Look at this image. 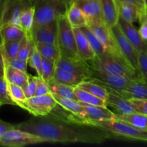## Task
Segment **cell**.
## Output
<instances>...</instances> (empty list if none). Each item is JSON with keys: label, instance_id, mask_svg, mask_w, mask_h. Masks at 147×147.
<instances>
[{"label": "cell", "instance_id": "6da1fadb", "mask_svg": "<svg viewBox=\"0 0 147 147\" xmlns=\"http://www.w3.org/2000/svg\"><path fill=\"white\" fill-rule=\"evenodd\" d=\"M16 126L17 129L43 138L47 142L92 143L103 140L102 136H100L101 135L81 131L53 121H31Z\"/></svg>", "mask_w": 147, "mask_h": 147}, {"label": "cell", "instance_id": "7a4b0ae2", "mask_svg": "<svg viewBox=\"0 0 147 147\" xmlns=\"http://www.w3.org/2000/svg\"><path fill=\"white\" fill-rule=\"evenodd\" d=\"M79 125L96 128L126 139L147 142V131L140 130L119 119L106 121H83Z\"/></svg>", "mask_w": 147, "mask_h": 147}, {"label": "cell", "instance_id": "3957f363", "mask_svg": "<svg viewBox=\"0 0 147 147\" xmlns=\"http://www.w3.org/2000/svg\"><path fill=\"white\" fill-rule=\"evenodd\" d=\"M88 62L92 68L103 73L130 78H140L125 59L117 57L108 51Z\"/></svg>", "mask_w": 147, "mask_h": 147}, {"label": "cell", "instance_id": "277c9868", "mask_svg": "<svg viewBox=\"0 0 147 147\" xmlns=\"http://www.w3.org/2000/svg\"><path fill=\"white\" fill-rule=\"evenodd\" d=\"M34 16L33 26H40L56 21L65 14L67 8L62 0H33Z\"/></svg>", "mask_w": 147, "mask_h": 147}, {"label": "cell", "instance_id": "5b68a950", "mask_svg": "<svg viewBox=\"0 0 147 147\" xmlns=\"http://www.w3.org/2000/svg\"><path fill=\"white\" fill-rule=\"evenodd\" d=\"M57 22V45L60 56L68 58H80L78 55L73 28L69 23L65 14L59 17Z\"/></svg>", "mask_w": 147, "mask_h": 147}, {"label": "cell", "instance_id": "8992f818", "mask_svg": "<svg viewBox=\"0 0 147 147\" xmlns=\"http://www.w3.org/2000/svg\"><path fill=\"white\" fill-rule=\"evenodd\" d=\"M34 116H45L50 114L57 106V103L51 93L43 96L27 98L17 105Z\"/></svg>", "mask_w": 147, "mask_h": 147}, {"label": "cell", "instance_id": "52a82bcc", "mask_svg": "<svg viewBox=\"0 0 147 147\" xmlns=\"http://www.w3.org/2000/svg\"><path fill=\"white\" fill-rule=\"evenodd\" d=\"M45 142H47L43 138L17 128L7 131L0 136L1 146L22 147Z\"/></svg>", "mask_w": 147, "mask_h": 147}, {"label": "cell", "instance_id": "ba28073f", "mask_svg": "<svg viewBox=\"0 0 147 147\" xmlns=\"http://www.w3.org/2000/svg\"><path fill=\"white\" fill-rule=\"evenodd\" d=\"M113 39L121 53L132 68L138 73V57L139 52L123 34L118 24L111 27ZM139 74V73H138Z\"/></svg>", "mask_w": 147, "mask_h": 147}, {"label": "cell", "instance_id": "9c48e42d", "mask_svg": "<svg viewBox=\"0 0 147 147\" xmlns=\"http://www.w3.org/2000/svg\"><path fill=\"white\" fill-rule=\"evenodd\" d=\"M87 26L100 40L108 52L117 57L125 59L117 47V45L111 32V29L103 22V20H99L90 22H88Z\"/></svg>", "mask_w": 147, "mask_h": 147}, {"label": "cell", "instance_id": "30bf717a", "mask_svg": "<svg viewBox=\"0 0 147 147\" xmlns=\"http://www.w3.org/2000/svg\"><path fill=\"white\" fill-rule=\"evenodd\" d=\"M32 5H34L33 0H7L1 26L8 24L20 26L22 13Z\"/></svg>", "mask_w": 147, "mask_h": 147}, {"label": "cell", "instance_id": "8fae6325", "mask_svg": "<svg viewBox=\"0 0 147 147\" xmlns=\"http://www.w3.org/2000/svg\"><path fill=\"white\" fill-rule=\"evenodd\" d=\"M56 66L63 70L81 77L85 80L90 78L91 67L88 62L80 58H68L60 56L56 62Z\"/></svg>", "mask_w": 147, "mask_h": 147}, {"label": "cell", "instance_id": "7c38bea8", "mask_svg": "<svg viewBox=\"0 0 147 147\" xmlns=\"http://www.w3.org/2000/svg\"><path fill=\"white\" fill-rule=\"evenodd\" d=\"M104 87L107 90L114 92L128 100L147 99V82L140 78L133 79L127 86L121 89H113L107 86Z\"/></svg>", "mask_w": 147, "mask_h": 147}, {"label": "cell", "instance_id": "4fadbf2b", "mask_svg": "<svg viewBox=\"0 0 147 147\" xmlns=\"http://www.w3.org/2000/svg\"><path fill=\"white\" fill-rule=\"evenodd\" d=\"M133 79L124 76H115L109 73H103L102 71L95 70L91 67V73L90 78L91 80L102 86H107L113 89H121L127 86Z\"/></svg>", "mask_w": 147, "mask_h": 147}, {"label": "cell", "instance_id": "5bb4252c", "mask_svg": "<svg viewBox=\"0 0 147 147\" xmlns=\"http://www.w3.org/2000/svg\"><path fill=\"white\" fill-rule=\"evenodd\" d=\"M31 34L34 44L57 45V20L44 25L33 26Z\"/></svg>", "mask_w": 147, "mask_h": 147}, {"label": "cell", "instance_id": "9a60e30c", "mask_svg": "<svg viewBox=\"0 0 147 147\" xmlns=\"http://www.w3.org/2000/svg\"><path fill=\"white\" fill-rule=\"evenodd\" d=\"M117 24L129 41L134 46L139 53L146 51L147 42L144 40L134 24L125 21L119 17Z\"/></svg>", "mask_w": 147, "mask_h": 147}, {"label": "cell", "instance_id": "2e32d148", "mask_svg": "<svg viewBox=\"0 0 147 147\" xmlns=\"http://www.w3.org/2000/svg\"><path fill=\"white\" fill-rule=\"evenodd\" d=\"M108 91L109 96L106 99L107 107L109 106L113 109V112L116 113V116L136 112L128 99H126L114 92L109 90Z\"/></svg>", "mask_w": 147, "mask_h": 147}, {"label": "cell", "instance_id": "e0dca14e", "mask_svg": "<svg viewBox=\"0 0 147 147\" xmlns=\"http://www.w3.org/2000/svg\"><path fill=\"white\" fill-rule=\"evenodd\" d=\"M76 37V48L78 55L80 59L86 61L91 60L96 57V53L90 46L88 40L80 29V27L73 28Z\"/></svg>", "mask_w": 147, "mask_h": 147}, {"label": "cell", "instance_id": "ac0fdd59", "mask_svg": "<svg viewBox=\"0 0 147 147\" xmlns=\"http://www.w3.org/2000/svg\"><path fill=\"white\" fill-rule=\"evenodd\" d=\"M73 3L84 13L88 22L102 20L100 0H76Z\"/></svg>", "mask_w": 147, "mask_h": 147}, {"label": "cell", "instance_id": "d6986e66", "mask_svg": "<svg viewBox=\"0 0 147 147\" xmlns=\"http://www.w3.org/2000/svg\"><path fill=\"white\" fill-rule=\"evenodd\" d=\"M101 15L103 22L109 27L117 24L119 18L116 0H100Z\"/></svg>", "mask_w": 147, "mask_h": 147}, {"label": "cell", "instance_id": "ffe728a7", "mask_svg": "<svg viewBox=\"0 0 147 147\" xmlns=\"http://www.w3.org/2000/svg\"><path fill=\"white\" fill-rule=\"evenodd\" d=\"M119 17L125 21L134 24V22L140 21L142 15V9L131 3L116 1Z\"/></svg>", "mask_w": 147, "mask_h": 147}, {"label": "cell", "instance_id": "44dd1931", "mask_svg": "<svg viewBox=\"0 0 147 147\" xmlns=\"http://www.w3.org/2000/svg\"><path fill=\"white\" fill-rule=\"evenodd\" d=\"M28 77L29 74L27 73L5 65L4 78L8 83L17 85L23 88L27 84Z\"/></svg>", "mask_w": 147, "mask_h": 147}, {"label": "cell", "instance_id": "7402d4cb", "mask_svg": "<svg viewBox=\"0 0 147 147\" xmlns=\"http://www.w3.org/2000/svg\"><path fill=\"white\" fill-rule=\"evenodd\" d=\"M66 17L73 28L81 27L87 25L88 20L84 13L74 3L67 8L65 12Z\"/></svg>", "mask_w": 147, "mask_h": 147}, {"label": "cell", "instance_id": "603a6c76", "mask_svg": "<svg viewBox=\"0 0 147 147\" xmlns=\"http://www.w3.org/2000/svg\"><path fill=\"white\" fill-rule=\"evenodd\" d=\"M53 80L59 83L67 85V86H72V87H77L81 82L86 80L83 78L76 76L71 73H69V72L63 70L57 66H56L54 78Z\"/></svg>", "mask_w": 147, "mask_h": 147}, {"label": "cell", "instance_id": "cb8c5ba5", "mask_svg": "<svg viewBox=\"0 0 147 147\" xmlns=\"http://www.w3.org/2000/svg\"><path fill=\"white\" fill-rule=\"evenodd\" d=\"M0 35L3 41H11L22 40L25 37L26 32L20 26L8 24L1 26Z\"/></svg>", "mask_w": 147, "mask_h": 147}, {"label": "cell", "instance_id": "d4e9b609", "mask_svg": "<svg viewBox=\"0 0 147 147\" xmlns=\"http://www.w3.org/2000/svg\"><path fill=\"white\" fill-rule=\"evenodd\" d=\"M53 97L55 99L57 105L63 108L65 110L76 114L77 116H82L84 113V110L83 107L79 103L78 100H73V99L61 97V96L53 95Z\"/></svg>", "mask_w": 147, "mask_h": 147}, {"label": "cell", "instance_id": "484cf974", "mask_svg": "<svg viewBox=\"0 0 147 147\" xmlns=\"http://www.w3.org/2000/svg\"><path fill=\"white\" fill-rule=\"evenodd\" d=\"M78 87L100 98L103 99L106 101L109 96V91L104 86L91 80H83L78 86Z\"/></svg>", "mask_w": 147, "mask_h": 147}, {"label": "cell", "instance_id": "4316f807", "mask_svg": "<svg viewBox=\"0 0 147 147\" xmlns=\"http://www.w3.org/2000/svg\"><path fill=\"white\" fill-rule=\"evenodd\" d=\"M117 119L133 125L140 130L147 131V115L134 112L127 114L119 115Z\"/></svg>", "mask_w": 147, "mask_h": 147}, {"label": "cell", "instance_id": "83f0119b", "mask_svg": "<svg viewBox=\"0 0 147 147\" xmlns=\"http://www.w3.org/2000/svg\"><path fill=\"white\" fill-rule=\"evenodd\" d=\"M74 94L77 100L80 102H83L89 105H93V106L107 107L106 100L80 88L78 86L74 88Z\"/></svg>", "mask_w": 147, "mask_h": 147}, {"label": "cell", "instance_id": "f1b7e54d", "mask_svg": "<svg viewBox=\"0 0 147 147\" xmlns=\"http://www.w3.org/2000/svg\"><path fill=\"white\" fill-rule=\"evenodd\" d=\"M47 83H48L50 91L52 94L77 100L74 94V88L76 87H72L67 85L59 83L55 81L54 80H50L47 82Z\"/></svg>", "mask_w": 147, "mask_h": 147}, {"label": "cell", "instance_id": "f546056e", "mask_svg": "<svg viewBox=\"0 0 147 147\" xmlns=\"http://www.w3.org/2000/svg\"><path fill=\"white\" fill-rule=\"evenodd\" d=\"M35 47L41 55L42 57L49 59L55 63L60 58V51L57 45L38 43L35 44Z\"/></svg>", "mask_w": 147, "mask_h": 147}, {"label": "cell", "instance_id": "4dcf8cb0", "mask_svg": "<svg viewBox=\"0 0 147 147\" xmlns=\"http://www.w3.org/2000/svg\"><path fill=\"white\" fill-rule=\"evenodd\" d=\"M80 29H81L82 31L83 32L84 34L86 35L87 40H88L90 46H91L93 51L96 53V56L101 55H103V53H105L107 51L104 46L103 45V44L100 42V40L93 34V32L90 30V28L87 25L81 27Z\"/></svg>", "mask_w": 147, "mask_h": 147}, {"label": "cell", "instance_id": "1f68e13d", "mask_svg": "<svg viewBox=\"0 0 147 147\" xmlns=\"http://www.w3.org/2000/svg\"><path fill=\"white\" fill-rule=\"evenodd\" d=\"M23 39L19 40H11V41H3L2 40V49L4 56V61L6 62L17 57Z\"/></svg>", "mask_w": 147, "mask_h": 147}, {"label": "cell", "instance_id": "d6a6232c", "mask_svg": "<svg viewBox=\"0 0 147 147\" xmlns=\"http://www.w3.org/2000/svg\"><path fill=\"white\" fill-rule=\"evenodd\" d=\"M34 6H30L22 13L20 20V27L24 30L26 34H30L34 23Z\"/></svg>", "mask_w": 147, "mask_h": 147}, {"label": "cell", "instance_id": "836d02e7", "mask_svg": "<svg viewBox=\"0 0 147 147\" xmlns=\"http://www.w3.org/2000/svg\"><path fill=\"white\" fill-rule=\"evenodd\" d=\"M34 40H33L32 34H26L25 37L23 39L22 43L19 50L17 57L18 58L23 59V60H28L30 55H31L32 50L34 46Z\"/></svg>", "mask_w": 147, "mask_h": 147}, {"label": "cell", "instance_id": "e575fe53", "mask_svg": "<svg viewBox=\"0 0 147 147\" xmlns=\"http://www.w3.org/2000/svg\"><path fill=\"white\" fill-rule=\"evenodd\" d=\"M56 68V63L49 60V59L42 57V75L45 81L48 82L53 80L54 78L55 71Z\"/></svg>", "mask_w": 147, "mask_h": 147}, {"label": "cell", "instance_id": "d590c367", "mask_svg": "<svg viewBox=\"0 0 147 147\" xmlns=\"http://www.w3.org/2000/svg\"><path fill=\"white\" fill-rule=\"evenodd\" d=\"M28 64L31 67L34 69L37 73V76L41 77L42 75V56L36 48L35 45L32 50L31 55L28 59Z\"/></svg>", "mask_w": 147, "mask_h": 147}, {"label": "cell", "instance_id": "8d00e7d4", "mask_svg": "<svg viewBox=\"0 0 147 147\" xmlns=\"http://www.w3.org/2000/svg\"><path fill=\"white\" fill-rule=\"evenodd\" d=\"M8 89L10 97H11V100H13L15 106H17L19 103L27 98L25 94H24V90L20 86L8 83Z\"/></svg>", "mask_w": 147, "mask_h": 147}, {"label": "cell", "instance_id": "74e56055", "mask_svg": "<svg viewBox=\"0 0 147 147\" xmlns=\"http://www.w3.org/2000/svg\"><path fill=\"white\" fill-rule=\"evenodd\" d=\"M0 100L3 105H15L9 96L8 82L4 77H0Z\"/></svg>", "mask_w": 147, "mask_h": 147}, {"label": "cell", "instance_id": "f35d334b", "mask_svg": "<svg viewBox=\"0 0 147 147\" xmlns=\"http://www.w3.org/2000/svg\"><path fill=\"white\" fill-rule=\"evenodd\" d=\"M138 73L140 78L147 82V50L139 53Z\"/></svg>", "mask_w": 147, "mask_h": 147}, {"label": "cell", "instance_id": "ab89813d", "mask_svg": "<svg viewBox=\"0 0 147 147\" xmlns=\"http://www.w3.org/2000/svg\"><path fill=\"white\" fill-rule=\"evenodd\" d=\"M36 87H37V76H32L29 74L27 84L23 88L26 97L30 98L35 96Z\"/></svg>", "mask_w": 147, "mask_h": 147}, {"label": "cell", "instance_id": "60d3db41", "mask_svg": "<svg viewBox=\"0 0 147 147\" xmlns=\"http://www.w3.org/2000/svg\"><path fill=\"white\" fill-rule=\"evenodd\" d=\"M5 65H8L11 66V67L18 69V70H22L23 72H25V73H27V65H28V60L15 57V58L11 59V60L6 61Z\"/></svg>", "mask_w": 147, "mask_h": 147}, {"label": "cell", "instance_id": "b9f144b4", "mask_svg": "<svg viewBox=\"0 0 147 147\" xmlns=\"http://www.w3.org/2000/svg\"><path fill=\"white\" fill-rule=\"evenodd\" d=\"M48 83L42 78L37 76V87H36L35 96H40L50 93Z\"/></svg>", "mask_w": 147, "mask_h": 147}, {"label": "cell", "instance_id": "7bdbcfd3", "mask_svg": "<svg viewBox=\"0 0 147 147\" xmlns=\"http://www.w3.org/2000/svg\"><path fill=\"white\" fill-rule=\"evenodd\" d=\"M129 100L136 112L147 115V99H129Z\"/></svg>", "mask_w": 147, "mask_h": 147}, {"label": "cell", "instance_id": "ee69618b", "mask_svg": "<svg viewBox=\"0 0 147 147\" xmlns=\"http://www.w3.org/2000/svg\"><path fill=\"white\" fill-rule=\"evenodd\" d=\"M5 70V61L2 49V39L0 35V77H4Z\"/></svg>", "mask_w": 147, "mask_h": 147}, {"label": "cell", "instance_id": "f6af8a7d", "mask_svg": "<svg viewBox=\"0 0 147 147\" xmlns=\"http://www.w3.org/2000/svg\"><path fill=\"white\" fill-rule=\"evenodd\" d=\"M16 128H17L16 125H12L0 119V136L7 131L16 129Z\"/></svg>", "mask_w": 147, "mask_h": 147}, {"label": "cell", "instance_id": "bcb514c9", "mask_svg": "<svg viewBox=\"0 0 147 147\" xmlns=\"http://www.w3.org/2000/svg\"><path fill=\"white\" fill-rule=\"evenodd\" d=\"M140 28L139 32L144 40L147 42V22L142 21L140 22Z\"/></svg>", "mask_w": 147, "mask_h": 147}, {"label": "cell", "instance_id": "7dc6e473", "mask_svg": "<svg viewBox=\"0 0 147 147\" xmlns=\"http://www.w3.org/2000/svg\"><path fill=\"white\" fill-rule=\"evenodd\" d=\"M119 1H123V2H128L133 4L138 7L139 8L144 9L145 8V3L144 0H116Z\"/></svg>", "mask_w": 147, "mask_h": 147}, {"label": "cell", "instance_id": "c3c4849f", "mask_svg": "<svg viewBox=\"0 0 147 147\" xmlns=\"http://www.w3.org/2000/svg\"><path fill=\"white\" fill-rule=\"evenodd\" d=\"M6 3H7V0H0V28L1 27L3 14H4V9H5Z\"/></svg>", "mask_w": 147, "mask_h": 147}, {"label": "cell", "instance_id": "681fc988", "mask_svg": "<svg viewBox=\"0 0 147 147\" xmlns=\"http://www.w3.org/2000/svg\"><path fill=\"white\" fill-rule=\"evenodd\" d=\"M142 21H146L147 22V8L145 7L143 10H142V15H141V18H140V21L139 22Z\"/></svg>", "mask_w": 147, "mask_h": 147}, {"label": "cell", "instance_id": "f907efd6", "mask_svg": "<svg viewBox=\"0 0 147 147\" xmlns=\"http://www.w3.org/2000/svg\"><path fill=\"white\" fill-rule=\"evenodd\" d=\"M62 1H63V2L64 3L65 5L66 6V7L68 8L71 4H73V3L76 0H62Z\"/></svg>", "mask_w": 147, "mask_h": 147}, {"label": "cell", "instance_id": "816d5d0a", "mask_svg": "<svg viewBox=\"0 0 147 147\" xmlns=\"http://www.w3.org/2000/svg\"><path fill=\"white\" fill-rule=\"evenodd\" d=\"M144 3H145V7L147 8V0H144Z\"/></svg>", "mask_w": 147, "mask_h": 147}, {"label": "cell", "instance_id": "f5cc1de1", "mask_svg": "<svg viewBox=\"0 0 147 147\" xmlns=\"http://www.w3.org/2000/svg\"><path fill=\"white\" fill-rule=\"evenodd\" d=\"M2 105H3V104H2V103H1V100H0V107H1V106H2Z\"/></svg>", "mask_w": 147, "mask_h": 147}]
</instances>
